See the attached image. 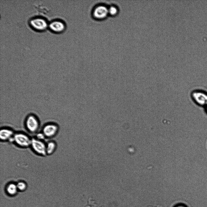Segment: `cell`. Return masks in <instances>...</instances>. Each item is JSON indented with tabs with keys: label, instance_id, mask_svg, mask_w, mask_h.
I'll list each match as a JSON object with an SVG mask.
<instances>
[{
	"label": "cell",
	"instance_id": "obj_1",
	"mask_svg": "<svg viewBox=\"0 0 207 207\" xmlns=\"http://www.w3.org/2000/svg\"><path fill=\"white\" fill-rule=\"evenodd\" d=\"M191 98L197 105L204 107L207 103V92L200 89L192 91L190 93Z\"/></svg>",
	"mask_w": 207,
	"mask_h": 207
},
{
	"label": "cell",
	"instance_id": "obj_2",
	"mask_svg": "<svg viewBox=\"0 0 207 207\" xmlns=\"http://www.w3.org/2000/svg\"><path fill=\"white\" fill-rule=\"evenodd\" d=\"M31 138L27 134L22 132L15 133L13 136V142L18 146L22 148L30 146Z\"/></svg>",
	"mask_w": 207,
	"mask_h": 207
},
{
	"label": "cell",
	"instance_id": "obj_3",
	"mask_svg": "<svg viewBox=\"0 0 207 207\" xmlns=\"http://www.w3.org/2000/svg\"><path fill=\"white\" fill-rule=\"evenodd\" d=\"M30 146L34 152L38 155L43 156L47 155L46 143L44 141L38 140L35 138H32Z\"/></svg>",
	"mask_w": 207,
	"mask_h": 207
},
{
	"label": "cell",
	"instance_id": "obj_4",
	"mask_svg": "<svg viewBox=\"0 0 207 207\" xmlns=\"http://www.w3.org/2000/svg\"><path fill=\"white\" fill-rule=\"evenodd\" d=\"M29 23L32 28L40 31L45 30L48 25L46 19L41 17L32 18L30 20Z\"/></svg>",
	"mask_w": 207,
	"mask_h": 207
},
{
	"label": "cell",
	"instance_id": "obj_5",
	"mask_svg": "<svg viewBox=\"0 0 207 207\" xmlns=\"http://www.w3.org/2000/svg\"><path fill=\"white\" fill-rule=\"evenodd\" d=\"M25 125L27 130L31 133H36L39 127L37 119L33 115H30L27 117Z\"/></svg>",
	"mask_w": 207,
	"mask_h": 207
},
{
	"label": "cell",
	"instance_id": "obj_6",
	"mask_svg": "<svg viewBox=\"0 0 207 207\" xmlns=\"http://www.w3.org/2000/svg\"><path fill=\"white\" fill-rule=\"evenodd\" d=\"M58 128L57 125L53 124H49L43 128L42 132L46 138H50L55 137L57 134Z\"/></svg>",
	"mask_w": 207,
	"mask_h": 207
},
{
	"label": "cell",
	"instance_id": "obj_7",
	"mask_svg": "<svg viewBox=\"0 0 207 207\" xmlns=\"http://www.w3.org/2000/svg\"><path fill=\"white\" fill-rule=\"evenodd\" d=\"M48 27L50 30L54 32H61L65 28V24L59 20H55L51 22L48 24Z\"/></svg>",
	"mask_w": 207,
	"mask_h": 207
},
{
	"label": "cell",
	"instance_id": "obj_8",
	"mask_svg": "<svg viewBox=\"0 0 207 207\" xmlns=\"http://www.w3.org/2000/svg\"><path fill=\"white\" fill-rule=\"evenodd\" d=\"M15 133L12 129L2 128L0 131V139L3 142H13V136Z\"/></svg>",
	"mask_w": 207,
	"mask_h": 207
},
{
	"label": "cell",
	"instance_id": "obj_9",
	"mask_svg": "<svg viewBox=\"0 0 207 207\" xmlns=\"http://www.w3.org/2000/svg\"><path fill=\"white\" fill-rule=\"evenodd\" d=\"M108 14V8L104 5L98 6L95 8L93 12L94 17L98 19L105 18Z\"/></svg>",
	"mask_w": 207,
	"mask_h": 207
},
{
	"label": "cell",
	"instance_id": "obj_10",
	"mask_svg": "<svg viewBox=\"0 0 207 207\" xmlns=\"http://www.w3.org/2000/svg\"><path fill=\"white\" fill-rule=\"evenodd\" d=\"M57 144L53 141H50L46 143V152L47 155L53 154L57 148Z\"/></svg>",
	"mask_w": 207,
	"mask_h": 207
},
{
	"label": "cell",
	"instance_id": "obj_11",
	"mask_svg": "<svg viewBox=\"0 0 207 207\" xmlns=\"http://www.w3.org/2000/svg\"><path fill=\"white\" fill-rule=\"evenodd\" d=\"M18 191L16 184L14 183H9L6 187V191L8 194L10 195H15Z\"/></svg>",
	"mask_w": 207,
	"mask_h": 207
},
{
	"label": "cell",
	"instance_id": "obj_12",
	"mask_svg": "<svg viewBox=\"0 0 207 207\" xmlns=\"http://www.w3.org/2000/svg\"><path fill=\"white\" fill-rule=\"evenodd\" d=\"M16 184L18 191H23L27 189V185L24 181H19Z\"/></svg>",
	"mask_w": 207,
	"mask_h": 207
},
{
	"label": "cell",
	"instance_id": "obj_13",
	"mask_svg": "<svg viewBox=\"0 0 207 207\" xmlns=\"http://www.w3.org/2000/svg\"><path fill=\"white\" fill-rule=\"evenodd\" d=\"M118 12V9L114 6H111L108 8L109 14L111 15H115L117 14Z\"/></svg>",
	"mask_w": 207,
	"mask_h": 207
},
{
	"label": "cell",
	"instance_id": "obj_14",
	"mask_svg": "<svg viewBox=\"0 0 207 207\" xmlns=\"http://www.w3.org/2000/svg\"><path fill=\"white\" fill-rule=\"evenodd\" d=\"M35 138L38 140L44 141L46 138L42 132H39L36 134Z\"/></svg>",
	"mask_w": 207,
	"mask_h": 207
},
{
	"label": "cell",
	"instance_id": "obj_15",
	"mask_svg": "<svg viewBox=\"0 0 207 207\" xmlns=\"http://www.w3.org/2000/svg\"><path fill=\"white\" fill-rule=\"evenodd\" d=\"M205 110L206 113L207 114V103L204 106Z\"/></svg>",
	"mask_w": 207,
	"mask_h": 207
},
{
	"label": "cell",
	"instance_id": "obj_16",
	"mask_svg": "<svg viewBox=\"0 0 207 207\" xmlns=\"http://www.w3.org/2000/svg\"><path fill=\"white\" fill-rule=\"evenodd\" d=\"M176 207H185L184 206L182 205H179L177 206Z\"/></svg>",
	"mask_w": 207,
	"mask_h": 207
}]
</instances>
